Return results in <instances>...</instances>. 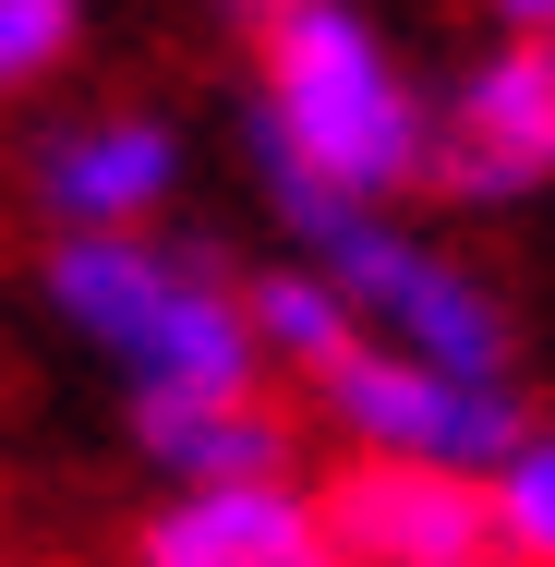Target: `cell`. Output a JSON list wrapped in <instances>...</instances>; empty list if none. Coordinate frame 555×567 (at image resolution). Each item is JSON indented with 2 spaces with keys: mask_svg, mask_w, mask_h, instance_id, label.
Segmentation results:
<instances>
[{
  "mask_svg": "<svg viewBox=\"0 0 555 567\" xmlns=\"http://www.w3.org/2000/svg\"><path fill=\"white\" fill-rule=\"evenodd\" d=\"M327 495L338 567H507L495 532V483L471 458H399V447H350L315 483Z\"/></svg>",
  "mask_w": 555,
  "mask_h": 567,
  "instance_id": "5b68a950",
  "label": "cell"
},
{
  "mask_svg": "<svg viewBox=\"0 0 555 567\" xmlns=\"http://www.w3.org/2000/svg\"><path fill=\"white\" fill-rule=\"evenodd\" d=\"M544 49H555V24H544Z\"/></svg>",
  "mask_w": 555,
  "mask_h": 567,
  "instance_id": "5bb4252c",
  "label": "cell"
},
{
  "mask_svg": "<svg viewBox=\"0 0 555 567\" xmlns=\"http://www.w3.org/2000/svg\"><path fill=\"white\" fill-rule=\"evenodd\" d=\"M133 447L157 483H241V471H302V423L278 386H169L133 399Z\"/></svg>",
  "mask_w": 555,
  "mask_h": 567,
  "instance_id": "9c48e42d",
  "label": "cell"
},
{
  "mask_svg": "<svg viewBox=\"0 0 555 567\" xmlns=\"http://www.w3.org/2000/svg\"><path fill=\"white\" fill-rule=\"evenodd\" d=\"M73 49H85V0H0V110L61 85Z\"/></svg>",
  "mask_w": 555,
  "mask_h": 567,
  "instance_id": "7c38bea8",
  "label": "cell"
},
{
  "mask_svg": "<svg viewBox=\"0 0 555 567\" xmlns=\"http://www.w3.org/2000/svg\"><path fill=\"white\" fill-rule=\"evenodd\" d=\"M241 290H254V339H266V374H290V386H302L315 362H338V350L362 339L350 290H338V278L315 266V254H302V241H290L278 266H254Z\"/></svg>",
  "mask_w": 555,
  "mask_h": 567,
  "instance_id": "30bf717a",
  "label": "cell"
},
{
  "mask_svg": "<svg viewBox=\"0 0 555 567\" xmlns=\"http://www.w3.org/2000/svg\"><path fill=\"white\" fill-rule=\"evenodd\" d=\"M423 194H446V206H532V194H555V49L544 37L507 24L435 97Z\"/></svg>",
  "mask_w": 555,
  "mask_h": 567,
  "instance_id": "8992f818",
  "label": "cell"
},
{
  "mask_svg": "<svg viewBox=\"0 0 555 567\" xmlns=\"http://www.w3.org/2000/svg\"><path fill=\"white\" fill-rule=\"evenodd\" d=\"M182 121L169 110H85L37 133V218L49 229H145L182 206Z\"/></svg>",
  "mask_w": 555,
  "mask_h": 567,
  "instance_id": "ba28073f",
  "label": "cell"
},
{
  "mask_svg": "<svg viewBox=\"0 0 555 567\" xmlns=\"http://www.w3.org/2000/svg\"><path fill=\"white\" fill-rule=\"evenodd\" d=\"M302 399H315V423H327L338 447H399V458H471V471H495L507 435L532 423V399H520V374H483V362H435V350H399V339H362L315 362L302 374Z\"/></svg>",
  "mask_w": 555,
  "mask_h": 567,
  "instance_id": "277c9868",
  "label": "cell"
},
{
  "mask_svg": "<svg viewBox=\"0 0 555 567\" xmlns=\"http://www.w3.org/2000/svg\"><path fill=\"white\" fill-rule=\"evenodd\" d=\"M435 97L411 85L399 37L362 0H266L254 12V182L399 206L423 194Z\"/></svg>",
  "mask_w": 555,
  "mask_h": 567,
  "instance_id": "6da1fadb",
  "label": "cell"
},
{
  "mask_svg": "<svg viewBox=\"0 0 555 567\" xmlns=\"http://www.w3.org/2000/svg\"><path fill=\"white\" fill-rule=\"evenodd\" d=\"M278 241H302L350 290V315L399 350H435V362H483V374H520V327L495 302V278L471 254H446L435 229H411L399 206H338V194H266Z\"/></svg>",
  "mask_w": 555,
  "mask_h": 567,
  "instance_id": "3957f363",
  "label": "cell"
},
{
  "mask_svg": "<svg viewBox=\"0 0 555 567\" xmlns=\"http://www.w3.org/2000/svg\"><path fill=\"white\" fill-rule=\"evenodd\" d=\"M483 483H495L507 567H555V423H520V435H507V458H495Z\"/></svg>",
  "mask_w": 555,
  "mask_h": 567,
  "instance_id": "8fae6325",
  "label": "cell"
},
{
  "mask_svg": "<svg viewBox=\"0 0 555 567\" xmlns=\"http://www.w3.org/2000/svg\"><path fill=\"white\" fill-rule=\"evenodd\" d=\"M133 567H338L327 495L302 471H241V483H157Z\"/></svg>",
  "mask_w": 555,
  "mask_h": 567,
  "instance_id": "52a82bcc",
  "label": "cell"
},
{
  "mask_svg": "<svg viewBox=\"0 0 555 567\" xmlns=\"http://www.w3.org/2000/svg\"><path fill=\"white\" fill-rule=\"evenodd\" d=\"M37 302L61 339H85L133 399H169V386H278L266 339H254V290L241 266H218L206 241H169V229H49L37 254Z\"/></svg>",
  "mask_w": 555,
  "mask_h": 567,
  "instance_id": "7a4b0ae2",
  "label": "cell"
},
{
  "mask_svg": "<svg viewBox=\"0 0 555 567\" xmlns=\"http://www.w3.org/2000/svg\"><path fill=\"white\" fill-rule=\"evenodd\" d=\"M229 12H241V24H254V12H266V0H229Z\"/></svg>",
  "mask_w": 555,
  "mask_h": 567,
  "instance_id": "4fadbf2b",
  "label": "cell"
}]
</instances>
